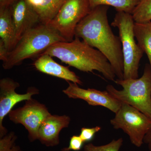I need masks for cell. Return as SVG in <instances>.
I'll list each match as a JSON object with an SVG mask.
<instances>
[{"mask_svg":"<svg viewBox=\"0 0 151 151\" xmlns=\"http://www.w3.org/2000/svg\"><path fill=\"white\" fill-rule=\"evenodd\" d=\"M37 14L41 22L47 24L58 13L65 0H26Z\"/></svg>","mask_w":151,"mask_h":151,"instance_id":"9a60e30c","label":"cell"},{"mask_svg":"<svg viewBox=\"0 0 151 151\" xmlns=\"http://www.w3.org/2000/svg\"><path fill=\"white\" fill-rule=\"evenodd\" d=\"M19 86V83L8 77L0 80V138L7 134L3 122L14 106L22 101L30 100L33 95L39 94V90L33 86L29 87L25 94H18L15 90Z\"/></svg>","mask_w":151,"mask_h":151,"instance_id":"9c48e42d","label":"cell"},{"mask_svg":"<svg viewBox=\"0 0 151 151\" xmlns=\"http://www.w3.org/2000/svg\"><path fill=\"white\" fill-rule=\"evenodd\" d=\"M70 122V118L68 116L50 114L41 124L38 139L47 147L58 145L60 143V131L64 128H68Z\"/></svg>","mask_w":151,"mask_h":151,"instance_id":"7c38bea8","label":"cell"},{"mask_svg":"<svg viewBox=\"0 0 151 151\" xmlns=\"http://www.w3.org/2000/svg\"><path fill=\"white\" fill-rule=\"evenodd\" d=\"M109 6H100L92 9L78 23L75 37L81 39L105 55L119 79H124V61L122 43L108 22Z\"/></svg>","mask_w":151,"mask_h":151,"instance_id":"6da1fadb","label":"cell"},{"mask_svg":"<svg viewBox=\"0 0 151 151\" xmlns=\"http://www.w3.org/2000/svg\"><path fill=\"white\" fill-rule=\"evenodd\" d=\"M144 143L147 145L149 151H151V128L145 136L144 139Z\"/></svg>","mask_w":151,"mask_h":151,"instance_id":"cb8c5ba5","label":"cell"},{"mask_svg":"<svg viewBox=\"0 0 151 151\" xmlns=\"http://www.w3.org/2000/svg\"><path fill=\"white\" fill-rule=\"evenodd\" d=\"M38 57L34 63L33 65L40 72L82 85L83 83L78 76L70 70L68 67L55 62L50 55L42 53Z\"/></svg>","mask_w":151,"mask_h":151,"instance_id":"4fadbf2b","label":"cell"},{"mask_svg":"<svg viewBox=\"0 0 151 151\" xmlns=\"http://www.w3.org/2000/svg\"><path fill=\"white\" fill-rule=\"evenodd\" d=\"M91 10L88 0H65L56 15L47 24L66 41H72L77 25Z\"/></svg>","mask_w":151,"mask_h":151,"instance_id":"52a82bcc","label":"cell"},{"mask_svg":"<svg viewBox=\"0 0 151 151\" xmlns=\"http://www.w3.org/2000/svg\"><path fill=\"white\" fill-rule=\"evenodd\" d=\"M132 15L135 22H151V0H140Z\"/></svg>","mask_w":151,"mask_h":151,"instance_id":"ac0fdd59","label":"cell"},{"mask_svg":"<svg viewBox=\"0 0 151 151\" xmlns=\"http://www.w3.org/2000/svg\"><path fill=\"white\" fill-rule=\"evenodd\" d=\"M101 129V127L99 126L91 128L83 127L81 129L79 136L84 142H90L93 139L95 134Z\"/></svg>","mask_w":151,"mask_h":151,"instance_id":"44dd1931","label":"cell"},{"mask_svg":"<svg viewBox=\"0 0 151 151\" xmlns=\"http://www.w3.org/2000/svg\"><path fill=\"white\" fill-rule=\"evenodd\" d=\"M0 38L9 52L16 45L15 28L10 7H0Z\"/></svg>","mask_w":151,"mask_h":151,"instance_id":"5bb4252c","label":"cell"},{"mask_svg":"<svg viewBox=\"0 0 151 151\" xmlns=\"http://www.w3.org/2000/svg\"><path fill=\"white\" fill-rule=\"evenodd\" d=\"M114 82L122 86L118 90L113 85L106 86L107 91L122 103L131 105L151 119V68L146 64L142 76L140 78L120 79Z\"/></svg>","mask_w":151,"mask_h":151,"instance_id":"277c9868","label":"cell"},{"mask_svg":"<svg viewBox=\"0 0 151 151\" xmlns=\"http://www.w3.org/2000/svg\"><path fill=\"white\" fill-rule=\"evenodd\" d=\"M9 51L6 48L4 44L1 40H0V60L5 62L8 56Z\"/></svg>","mask_w":151,"mask_h":151,"instance_id":"603a6c76","label":"cell"},{"mask_svg":"<svg viewBox=\"0 0 151 151\" xmlns=\"http://www.w3.org/2000/svg\"><path fill=\"white\" fill-rule=\"evenodd\" d=\"M135 22L132 14L117 12L112 26L119 29L124 57V79H136L139 77V66L144 52L135 40Z\"/></svg>","mask_w":151,"mask_h":151,"instance_id":"5b68a950","label":"cell"},{"mask_svg":"<svg viewBox=\"0 0 151 151\" xmlns=\"http://www.w3.org/2000/svg\"><path fill=\"white\" fill-rule=\"evenodd\" d=\"M91 9L100 6L113 7L117 12L132 14L140 0H88Z\"/></svg>","mask_w":151,"mask_h":151,"instance_id":"e0dca14e","label":"cell"},{"mask_svg":"<svg viewBox=\"0 0 151 151\" xmlns=\"http://www.w3.org/2000/svg\"><path fill=\"white\" fill-rule=\"evenodd\" d=\"M17 136L14 132H11L3 137L0 138V151H22L17 145Z\"/></svg>","mask_w":151,"mask_h":151,"instance_id":"ffe728a7","label":"cell"},{"mask_svg":"<svg viewBox=\"0 0 151 151\" xmlns=\"http://www.w3.org/2000/svg\"><path fill=\"white\" fill-rule=\"evenodd\" d=\"M58 42H67L48 24L41 23L22 36L9 52L3 67L9 70L21 64L25 60L38 56L50 45Z\"/></svg>","mask_w":151,"mask_h":151,"instance_id":"3957f363","label":"cell"},{"mask_svg":"<svg viewBox=\"0 0 151 151\" xmlns=\"http://www.w3.org/2000/svg\"><path fill=\"white\" fill-rule=\"evenodd\" d=\"M111 120L116 129H121L129 136L133 145L140 147L146 134L151 128V119L131 105L122 103V106Z\"/></svg>","mask_w":151,"mask_h":151,"instance_id":"8992f818","label":"cell"},{"mask_svg":"<svg viewBox=\"0 0 151 151\" xmlns=\"http://www.w3.org/2000/svg\"><path fill=\"white\" fill-rule=\"evenodd\" d=\"M46 106L32 98L26 100L22 107L12 110L9 117L12 122L24 126L28 132V138L31 142L38 139V131L44 119L50 115Z\"/></svg>","mask_w":151,"mask_h":151,"instance_id":"ba28073f","label":"cell"},{"mask_svg":"<svg viewBox=\"0 0 151 151\" xmlns=\"http://www.w3.org/2000/svg\"><path fill=\"white\" fill-rule=\"evenodd\" d=\"M10 8L15 28L17 44L26 32L41 22L37 14L26 0H16Z\"/></svg>","mask_w":151,"mask_h":151,"instance_id":"8fae6325","label":"cell"},{"mask_svg":"<svg viewBox=\"0 0 151 151\" xmlns=\"http://www.w3.org/2000/svg\"><path fill=\"white\" fill-rule=\"evenodd\" d=\"M84 142L79 136L74 135L70 138L68 149L70 150L79 151L83 145Z\"/></svg>","mask_w":151,"mask_h":151,"instance_id":"7402d4cb","label":"cell"},{"mask_svg":"<svg viewBox=\"0 0 151 151\" xmlns=\"http://www.w3.org/2000/svg\"><path fill=\"white\" fill-rule=\"evenodd\" d=\"M16 0H0V7H10Z\"/></svg>","mask_w":151,"mask_h":151,"instance_id":"d4e9b609","label":"cell"},{"mask_svg":"<svg viewBox=\"0 0 151 151\" xmlns=\"http://www.w3.org/2000/svg\"><path fill=\"white\" fill-rule=\"evenodd\" d=\"M61 151H71L70 150H69L68 147L63 148L61 149Z\"/></svg>","mask_w":151,"mask_h":151,"instance_id":"484cf974","label":"cell"},{"mask_svg":"<svg viewBox=\"0 0 151 151\" xmlns=\"http://www.w3.org/2000/svg\"><path fill=\"white\" fill-rule=\"evenodd\" d=\"M42 53L56 57L80 71L94 73L97 70L107 80H116L114 69L105 55L78 38L71 42H55Z\"/></svg>","mask_w":151,"mask_h":151,"instance_id":"7a4b0ae2","label":"cell"},{"mask_svg":"<svg viewBox=\"0 0 151 151\" xmlns=\"http://www.w3.org/2000/svg\"><path fill=\"white\" fill-rule=\"evenodd\" d=\"M68 86L63 92L69 98L81 99L89 105L101 106L108 108L115 113L122 106V103L113 97L107 91H102L94 89H84L77 84L68 81Z\"/></svg>","mask_w":151,"mask_h":151,"instance_id":"30bf717a","label":"cell"},{"mask_svg":"<svg viewBox=\"0 0 151 151\" xmlns=\"http://www.w3.org/2000/svg\"><path fill=\"white\" fill-rule=\"evenodd\" d=\"M123 139L119 138L113 140L112 142L104 145L96 146L92 143H89L84 147V151H119L123 145Z\"/></svg>","mask_w":151,"mask_h":151,"instance_id":"d6986e66","label":"cell"},{"mask_svg":"<svg viewBox=\"0 0 151 151\" xmlns=\"http://www.w3.org/2000/svg\"><path fill=\"white\" fill-rule=\"evenodd\" d=\"M134 32L138 45L147 56L151 68V22H135Z\"/></svg>","mask_w":151,"mask_h":151,"instance_id":"2e32d148","label":"cell"}]
</instances>
